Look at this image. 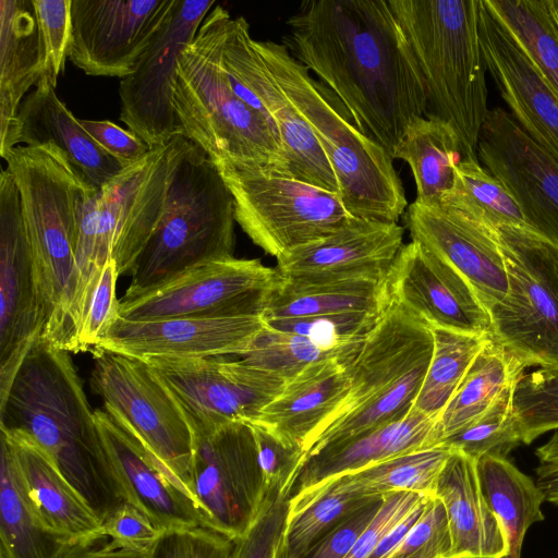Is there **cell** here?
I'll use <instances>...</instances> for the list:
<instances>
[{
    "label": "cell",
    "instance_id": "12",
    "mask_svg": "<svg viewBox=\"0 0 558 558\" xmlns=\"http://www.w3.org/2000/svg\"><path fill=\"white\" fill-rule=\"evenodd\" d=\"M93 355L90 387L105 410L187 490L193 432L173 396L146 362L107 351Z\"/></svg>",
    "mask_w": 558,
    "mask_h": 558
},
{
    "label": "cell",
    "instance_id": "57",
    "mask_svg": "<svg viewBox=\"0 0 558 558\" xmlns=\"http://www.w3.org/2000/svg\"><path fill=\"white\" fill-rule=\"evenodd\" d=\"M536 484L545 500L558 505V429L542 446L536 448Z\"/></svg>",
    "mask_w": 558,
    "mask_h": 558
},
{
    "label": "cell",
    "instance_id": "24",
    "mask_svg": "<svg viewBox=\"0 0 558 558\" xmlns=\"http://www.w3.org/2000/svg\"><path fill=\"white\" fill-rule=\"evenodd\" d=\"M94 413L102 445L126 501L161 533L206 527L186 488L106 410L97 409Z\"/></svg>",
    "mask_w": 558,
    "mask_h": 558
},
{
    "label": "cell",
    "instance_id": "7",
    "mask_svg": "<svg viewBox=\"0 0 558 558\" xmlns=\"http://www.w3.org/2000/svg\"><path fill=\"white\" fill-rule=\"evenodd\" d=\"M162 217L137 256L122 296L132 299L207 263L234 257V199L217 166L177 135Z\"/></svg>",
    "mask_w": 558,
    "mask_h": 558
},
{
    "label": "cell",
    "instance_id": "18",
    "mask_svg": "<svg viewBox=\"0 0 558 558\" xmlns=\"http://www.w3.org/2000/svg\"><path fill=\"white\" fill-rule=\"evenodd\" d=\"M216 4L215 0H175L134 72L120 82V120L150 148L180 135L172 104L178 58Z\"/></svg>",
    "mask_w": 558,
    "mask_h": 558
},
{
    "label": "cell",
    "instance_id": "14",
    "mask_svg": "<svg viewBox=\"0 0 558 558\" xmlns=\"http://www.w3.org/2000/svg\"><path fill=\"white\" fill-rule=\"evenodd\" d=\"M187 490L207 529L232 541L250 530L263 507L265 493L248 424L230 422L193 433Z\"/></svg>",
    "mask_w": 558,
    "mask_h": 558
},
{
    "label": "cell",
    "instance_id": "44",
    "mask_svg": "<svg viewBox=\"0 0 558 558\" xmlns=\"http://www.w3.org/2000/svg\"><path fill=\"white\" fill-rule=\"evenodd\" d=\"M513 412L522 444L558 429V368L524 373L513 393Z\"/></svg>",
    "mask_w": 558,
    "mask_h": 558
},
{
    "label": "cell",
    "instance_id": "31",
    "mask_svg": "<svg viewBox=\"0 0 558 558\" xmlns=\"http://www.w3.org/2000/svg\"><path fill=\"white\" fill-rule=\"evenodd\" d=\"M451 535V557L505 558L502 525L489 509L478 482L476 460L451 450L435 484Z\"/></svg>",
    "mask_w": 558,
    "mask_h": 558
},
{
    "label": "cell",
    "instance_id": "35",
    "mask_svg": "<svg viewBox=\"0 0 558 558\" xmlns=\"http://www.w3.org/2000/svg\"><path fill=\"white\" fill-rule=\"evenodd\" d=\"M476 470L483 496L505 532V558H521L527 529L544 520V493L536 482L517 469L507 457H481L476 460Z\"/></svg>",
    "mask_w": 558,
    "mask_h": 558
},
{
    "label": "cell",
    "instance_id": "32",
    "mask_svg": "<svg viewBox=\"0 0 558 558\" xmlns=\"http://www.w3.org/2000/svg\"><path fill=\"white\" fill-rule=\"evenodd\" d=\"M41 77L33 0H0V156L19 145V108Z\"/></svg>",
    "mask_w": 558,
    "mask_h": 558
},
{
    "label": "cell",
    "instance_id": "60",
    "mask_svg": "<svg viewBox=\"0 0 558 558\" xmlns=\"http://www.w3.org/2000/svg\"><path fill=\"white\" fill-rule=\"evenodd\" d=\"M275 558H299L295 555H293L290 549L288 548L284 538L282 539L281 544L279 545Z\"/></svg>",
    "mask_w": 558,
    "mask_h": 558
},
{
    "label": "cell",
    "instance_id": "29",
    "mask_svg": "<svg viewBox=\"0 0 558 558\" xmlns=\"http://www.w3.org/2000/svg\"><path fill=\"white\" fill-rule=\"evenodd\" d=\"M347 362L329 359L305 367L286 381L281 392L254 422L306 451L313 438L339 412L349 393Z\"/></svg>",
    "mask_w": 558,
    "mask_h": 558
},
{
    "label": "cell",
    "instance_id": "28",
    "mask_svg": "<svg viewBox=\"0 0 558 558\" xmlns=\"http://www.w3.org/2000/svg\"><path fill=\"white\" fill-rule=\"evenodd\" d=\"M439 444L438 420L412 408L398 421L330 444L307 456L291 496L339 475L398 456L439 447Z\"/></svg>",
    "mask_w": 558,
    "mask_h": 558
},
{
    "label": "cell",
    "instance_id": "5",
    "mask_svg": "<svg viewBox=\"0 0 558 558\" xmlns=\"http://www.w3.org/2000/svg\"><path fill=\"white\" fill-rule=\"evenodd\" d=\"M421 71L426 117L450 124L463 158L478 160L487 106L480 40L481 0H387Z\"/></svg>",
    "mask_w": 558,
    "mask_h": 558
},
{
    "label": "cell",
    "instance_id": "16",
    "mask_svg": "<svg viewBox=\"0 0 558 558\" xmlns=\"http://www.w3.org/2000/svg\"><path fill=\"white\" fill-rule=\"evenodd\" d=\"M243 16L227 19L221 61L235 95L272 118L286 158V177L339 194L336 174L311 126L267 71Z\"/></svg>",
    "mask_w": 558,
    "mask_h": 558
},
{
    "label": "cell",
    "instance_id": "42",
    "mask_svg": "<svg viewBox=\"0 0 558 558\" xmlns=\"http://www.w3.org/2000/svg\"><path fill=\"white\" fill-rule=\"evenodd\" d=\"M440 205L482 219L493 227L527 225L512 195L480 160L462 158L454 169L453 185Z\"/></svg>",
    "mask_w": 558,
    "mask_h": 558
},
{
    "label": "cell",
    "instance_id": "23",
    "mask_svg": "<svg viewBox=\"0 0 558 558\" xmlns=\"http://www.w3.org/2000/svg\"><path fill=\"white\" fill-rule=\"evenodd\" d=\"M405 222L412 241L451 265L488 310L507 293L508 280L496 228L444 205L408 206Z\"/></svg>",
    "mask_w": 558,
    "mask_h": 558
},
{
    "label": "cell",
    "instance_id": "26",
    "mask_svg": "<svg viewBox=\"0 0 558 558\" xmlns=\"http://www.w3.org/2000/svg\"><path fill=\"white\" fill-rule=\"evenodd\" d=\"M478 27L487 71L508 112L527 136L558 161V97L483 0Z\"/></svg>",
    "mask_w": 558,
    "mask_h": 558
},
{
    "label": "cell",
    "instance_id": "10",
    "mask_svg": "<svg viewBox=\"0 0 558 558\" xmlns=\"http://www.w3.org/2000/svg\"><path fill=\"white\" fill-rule=\"evenodd\" d=\"M495 228L508 289L489 310L490 336L525 367L558 368V244L529 225Z\"/></svg>",
    "mask_w": 558,
    "mask_h": 558
},
{
    "label": "cell",
    "instance_id": "56",
    "mask_svg": "<svg viewBox=\"0 0 558 558\" xmlns=\"http://www.w3.org/2000/svg\"><path fill=\"white\" fill-rule=\"evenodd\" d=\"M78 120L88 135L123 169L143 159L151 149L130 130L109 120Z\"/></svg>",
    "mask_w": 558,
    "mask_h": 558
},
{
    "label": "cell",
    "instance_id": "41",
    "mask_svg": "<svg viewBox=\"0 0 558 558\" xmlns=\"http://www.w3.org/2000/svg\"><path fill=\"white\" fill-rule=\"evenodd\" d=\"M558 97V39L542 0H483Z\"/></svg>",
    "mask_w": 558,
    "mask_h": 558
},
{
    "label": "cell",
    "instance_id": "30",
    "mask_svg": "<svg viewBox=\"0 0 558 558\" xmlns=\"http://www.w3.org/2000/svg\"><path fill=\"white\" fill-rule=\"evenodd\" d=\"M19 144L52 143L97 190H101L123 168L84 130L80 120L57 96L56 87L41 80L23 99L19 112Z\"/></svg>",
    "mask_w": 558,
    "mask_h": 558
},
{
    "label": "cell",
    "instance_id": "25",
    "mask_svg": "<svg viewBox=\"0 0 558 558\" xmlns=\"http://www.w3.org/2000/svg\"><path fill=\"white\" fill-rule=\"evenodd\" d=\"M403 232L398 222L353 217L332 234L278 257L277 269L296 281L386 279L403 246Z\"/></svg>",
    "mask_w": 558,
    "mask_h": 558
},
{
    "label": "cell",
    "instance_id": "53",
    "mask_svg": "<svg viewBox=\"0 0 558 558\" xmlns=\"http://www.w3.org/2000/svg\"><path fill=\"white\" fill-rule=\"evenodd\" d=\"M428 496L414 492L384 495L380 509L345 558H368L379 543Z\"/></svg>",
    "mask_w": 558,
    "mask_h": 558
},
{
    "label": "cell",
    "instance_id": "34",
    "mask_svg": "<svg viewBox=\"0 0 558 558\" xmlns=\"http://www.w3.org/2000/svg\"><path fill=\"white\" fill-rule=\"evenodd\" d=\"M525 368L490 336L438 420L440 444L480 418L513 390Z\"/></svg>",
    "mask_w": 558,
    "mask_h": 558
},
{
    "label": "cell",
    "instance_id": "62",
    "mask_svg": "<svg viewBox=\"0 0 558 558\" xmlns=\"http://www.w3.org/2000/svg\"><path fill=\"white\" fill-rule=\"evenodd\" d=\"M0 558H4V557L0 555Z\"/></svg>",
    "mask_w": 558,
    "mask_h": 558
},
{
    "label": "cell",
    "instance_id": "13",
    "mask_svg": "<svg viewBox=\"0 0 558 558\" xmlns=\"http://www.w3.org/2000/svg\"><path fill=\"white\" fill-rule=\"evenodd\" d=\"M284 278L259 259L228 258L198 266L132 299L119 300L129 320L171 317H262Z\"/></svg>",
    "mask_w": 558,
    "mask_h": 558
},
{
    "label": "cell",
    "instance_id": "49",
    "mask_svg": "<svg viewBox=\"0 0 558 558\" xmlns=\"http://www.w3.org/2000/svg\"><path fill=\"white\" fill-rule=\"evenodd\" d=\"M117 263L110 258L87 298L75 335L74 353L93 352L119 317Z\"/></svg>",
    "mask_w": 558,
    "mask_h": 558
},
{
    "label": "cell",
    "instance_id": "58",
    "mask_svg": "<svg viewBox=\"0 0 558 558\" xmlns=\"http://www.w3.org/2000/svg\"><path fill=\"white\" fill-rule=\"evenodd\" d=\"M56 558H148V554L111 548L108 544L101 547L81 543L68 544Z\"/></svg>",
    "mask_w": 558,
    "mask_h": 558
},
{
    "label": "cell",
    "instance_id": "17",
    "mask_svg": "<svg viewBox=\"0 0 558 558\" xmlns=\"http://www.w3.org/2000/svg\"><path fill=\"white\" fill-rule=\"evenodd\" d=\"M44 304L16 183L0 172V400L43 336Z\"/></svg>",
    "mask_w": 558,
    "mask_h": 558
},
{
    "label": "cell",
    "instance_id": "37",
    "mask_svg": "<svg viewBox=\"0 0 558 558\" xmlns=\"http://www.w3.org/2000/svg\"><path fill=\"white\" fill-rule=\"evenodd\" d=\"M0 444V555L56 558L69 543L41 523L25 493L8 442L1 437Z\"/></svg>",
    "mask_w": 558,
    "mask_h": 558
},
{
    "label": "cell",
    "instance_id": "46",
    "mask_svg": "<svg viewBox=\"0 0 558 558\" xmlns=\"http://www.w3.org/2000/svg\"><path fill=\"white\" fill-rule=\"evenodd\" d=\"M381 313L341 312L264 322L270 328L304 336L326 349H342L364 340Z\"/></svg>",
    "mask_w": 558,
    "mask_h": 558
},
{
    "label": "cell",
    "instance_id": "36",
    "mask_svg": "<svg viewBox=\"0 0 558 558\" xmlns=\"http://www.w3.org/2000/svg\"><path fill=\"white\" fill-rule=\"evenodd\" d=\"M284 278V277H283ZM389 303L386 279L284 281L263 319L295 318L341 312L381 313Z\"/></svg>",
    "mask_w": 558,
    "mask_h": 558
},
{
    "label": "cell",
    "instance_id": "55",
    "mask_svg": "<svg viewBox=\"0 0 558 558\" xmlns=\"http://www.w3.org/2000/svg\"><path fill=\"white\" fill-rule=\"evenodd\" d=\"M384 496L348 514L301 558H345L381 507Z\"/></svg>",
    "mask_w": 558,
    "mask_h": 558
},
{
    "label": "cell",
    "instance_id": "51",
    "mask_svg": "<svg viewBox=\"0 0 558 558\" xmlns=\"http://www.w3.org/2000/svg\"><path fill=\"white\" fill-rule=\"evenodd\" d=\"M291 493L264 499L250 530L234 541L231 558H275L284 537Z\"/></svg>",
    "mask_w": 558,
    "mask_h": 558
},
{
    "label": "cell",
    "instance_id": "38",
    "mask_svg": "<svg viewBox=\"0 0 558 558\" xmlns=\"http://www.w3.org/2000/svg\"><path fill=\"white\" fill-rule=\"evenodd\" d=\"M451 453L447 447H434L398 456L355 472L327 480L342 493L384 496L392 492L434 495L437 477Z\"/></svg>",
    "mask_w": 558,
    "mask_h": 558
},
{
    "label": "cell",
    "instance_id": "61",
    "mask_svg": "<svg viewBox=\"0 0 558 558\" xmlns=\"http://www.w3.org/2000/svg\"><path fill=\"white\" fill-rule=\"evenodd\" d=\"M456 558H488V557H470V556H465V557H456Z\"/></svg>",
    "mask_w": 558,
    "mask_h": 558
},
{
    "label": "cell",
    "instance_id": "40",
    "mask_svg": "<svg viewBox=\"0 0 558 558\" xmlns=\"http://www.w3.org/2000/svg\"><path fill=\"white\" fill-rule=\"evenodd\" d=\"M377 496L337 490L329 481L290 497L284 542L301 558L342 519Z\"/></svg>",
    "mask_w": 558,
    "mask_h": 558
},
{
    "label": "cell",
    "instance_id": "45",
    "mask_svg": "<svg viewBox=\"0 0 558 558\" xmlns=\"http://www.w3.org/2000/svg\"><path fill=\"white\" fill-rule=\"evenodd\" d=\"M514 389L480 418L444 439L440 446L460 451L474 460L487 454L507 457L521 444L513 412Z\"/></svg>",
    "mask_w": 558,
    "mask_h": 558
},
{
    "label": "cell",
    "instance_id": "54",
    "mask_svg": "<svg viewBox=\"0 0 558 558\" xmlns=\"http://www.w3.org/2000/svg\"><path fill=\"white\" fill-rule=\"evenodd\" d=\"M161 532L133 505L125 501L101 523V536L111 548L148 554Z\"/></svg>",
    "mask_w": 558,
    "mask_h": 558
},
{
    "label": "cell",
    "instance_id": "20",
    "mask_svg": "<svg viewBox=\"0 0 558 558\" xmlns=\"http://www.w3.org/2000/svg\"><path fill=\"white\" fill-rule=\"evenodd\" d=\"M477 157L512 195L526 223L558 244V161L501 107L487 113Z\"/></svg>",
    "mask_w": 558,
    "mask_h": 558
},
{
    "label": "cell",
    "instance_id": "33",
    "mask_svg": "<svg viewBox=\"0 0 558 558\" xmlns=\"http://www.w3.org/2000/svg\"><path fill=\"white\" fill-rule=\"evenodd\" d=\"M392 158L409 165L416 184L415 202L437 206L451 190L454 169L463 154L450 124L438 118L420 117L408 126Z\"/></svg>",
    "mask_w": 558,
    "mask_h": 558
},
{
    "label": "cell",
    "instance_id": "6",
    "mask_svg": "<svg viewBox=\"0 0 558 558\" xmlns=\"http://www.w3.org/2000/svg\"><path fill=\"white\" fill-rule=\"evenodd\" d=\"M230 13L216 4L178 58L172 104L180 135L213 160L253 165L286 177V158L275 122L233 92L221 61Z\"/></svg>",
    "mask_w": 558,
    "mask_h": 558
},
{
    "label": "cell",
    "instance_id": "9",
    "mask_svg": "<svg viewBox=\"0 0 558 558\" xmlns=\"http://www.w3.org/2000/svg\"><path fill=\"white\" fill-rule=\"evenodd\" d=\"M177 136L124 168L86 201L78 228L76 329L94 286L113 258L119 276L132 267L158 226L165 209L177 153Z\"/></svg>",
    "mask_w": 558,
    "mask_h": 558
},
{
    "label": "cell",
    "instance_id": "39",
    "mask_svg": "<svg viewBox=\"0 0 558 558\" xmlns=\"http://www.w3.org/2000/svg\"><path fill=\"white\" fill-rule=\"evenodd\" d=\"M432 330L433 354L413 408L439 420L490 333Z\"/></svg>",
    "mask_w": 558,
    "mask_h": 558
},
{
    "label": "cell",
    "instance_id": "50",
    "mask_svg": "<svg viewBox=\"0 0 558 558\" xmlns=\"http://www.w3.org/2000/svg\"><path fill=\"white\" fill-rule=\"evenodd\" d=\"M451 535L445 507L434 495L401 542L381 558H450Z\"/></svg>",
    "mask_w": 558,
    "mask_h": 558
},
{
    "label": "cell",
    "instance_id": "47",
    "mask_svg": "<svg viewBox=\"0 0 558 558\" xmlns=\"http://www.w3.org/2000/svg\"><path fill=\"white\" fill-rule=\"evenodd\" d=\"M246 424L251 426L254 435L265 498L286 492L291 493L306 460V451L263 424L256 422Z\"/></svg>",
    "mask_w": 558,
    "mask_h": 558
},
{
    "label": "cell",
    "instance_id": "43",
    "mask_svg": "<svg viewBox=\"0 0 558 558\" xmlns=\"http://www.w3.org/2000/svg\"><path fill=\"white\" fill-rule=\"evenodd\" d=\"M361 342L342 349H326L304 336L277 330L265 324L250 348L239 357L287 381L316 362L351 360Z\"/></svg>",
    "mask_w": 558,
    "mask_h": 558
},
{
    "label": "cell",
    "instance_id": "11",
    "mask_svg": "<svg viewBox=\"0 0 558 558\" xmlns=\"http://www.w3.org/2000/svg\"><path fill=\"white\" fill-rule=\"evenodd\" d=\"M214 162L233 196L235 221L276 258L332 234L353 218L337 193L253 165Z\"/></svg>",
    "mask_w": 558,
    "mask_h": 558
},
{
    "label": "cell",
    "instance_id": "2",
    "mask_svg": "<svg viewBox=\"0 0 558 558\" xmlns=\"http://www.w3.org/2000/svg\"><path fill=\"white\" fill-rule=\"evenodd\" d=\"M68 351L39 338L0 400V427L28 434L102 523L126 499Z\"/></svg>",
    "mask_w": 558,
    "mask_h": 558
},
{
    "label": "cell",
    "instance_id": "8",
    "mask_svg": "<svg viewBox=\"0 0 558 558\" xmlns=\"http://www.w3.org/2000/svg\"><path fill=\"white\" fill-rule=\"evenodd\" d=\"M433 349L432 328L389 301L377 324L345 363L349 393L336 416L310 442L307 456L408 415Z\"/></svg>",
    "mask_w": 558,
    "mask_h": 558
},
{
    "label": "cell",
    "instance_id": "4",
    "mask_svg": "<svg viewBox=\"0 0 558 558\" xmlns=\"http://www.w3.org/2000/svg\"><path fill=\"white\" fill-rule=\"evenodd\" d=\"M267 71L311 126L324 150L348 213L398 222L408 208L393 159L364 135L338 96L299 62L283 44L253 40Z\"/></svg>",
    "mask_w": 558,
    "mask_h": 558
},
{
    "label": "cell",
    "instance_id": "15",
    "mask_svg": "<svg viewBox=\"0 0 558 558\" xmlns=\"http://www.w3.org/2000/svg\"><path fill=\"white\" fill-rule=\"evenodd\" d=\"M144 362L173 396L193 433L254 422L286 384L278 375L228 355Z\"/></svg>",
    "mask_w": 558,
    "mask_h": 558
},
{
    "label": "cell",
    "instance_id": "48",
    "mask_svg": "<svg viewBox=\"0 0 558 558\" xmlns=\"http://www.w3.org/2000/svg\"><path fill=\"white\" fill-rule=\"evenodd\" d=\"M41 50V80L54 87L69 58L72 0H33Z\"/></svg>",
    "mask_w": 558,
    "mask_h": 558
},
{
    "label": "cell",
    "instance_id": "1",
    "mask_svg": "<svg viewBox=\"0 0 558 558\" xmlns=\"http://www.w3.org/2000/svg\"><path fill=\"white\" fill-rule=\"evenodd\" d=\"M282 44L330 88L356 128L393 156L408 126L427 114L424 81L386 0H305ZM393 159V158H392Z\"/></svg>",
    "mask_w": 558,
    "mask_h": 558
},
{
    "label": "cell",
    "instance_id": "22",
    "mask_svg": "<svg viewBox=\"0 0 558 558\" xmlns=\"http://www.w3.org/2000/svg\"><path fill=\"white\" fill-rule=\"evenodd\" d=\"M264 326L262 317L129 320L119 316L92 353L107 351L142 361L241 356Z\"/></svg>",
    "mask_w": 558,
    "mask_h": 558
},
{
    "label": "cell",
    "instance_id": "52",
    "mask_svg": "<svg viewBox=\"0 0 558 558\" xmlns=\"http://www.w3.org/2000/svg\"><path fill=\"white\" fill-rule=\"evenodd\" d=\"M234 541L206 527L162 532L148 558H231Z\"/></svg>",
    "mask_w": 558,
    "mask_h": 558
},
{
    "label": "cell",
    "instance_id": "21",
    "mask_svg": "<svg viewBox=\"0 0 558 558\" xmlns=\"http://www.w3.org/2000/svg\"><path fill=\"white\" fill-rule=\"evenodd\" d=\"M388 299L432 329L490 333V316L451 265L418 242L403 245L386 276Z\"/></svg>",
    "mask_w": 558,
    "mask_h": 558
},
{
    "label": "cell",
    "instance_id": "27",
    "mask_svg": "<svg viewBox=\"0 0 558 558\" xmlns=\"http://www.w3.org/2000/svg\"><path fill=\"white\" fill-rule=\"evenodd\" d=\"M33 509L41 523L69 544L94 545L101 522L66 481L48 452L28 434L0 427Z\"/></svg>",
    "mask_w": 558,
    "mask_h": 558
},
{
    "label": "cell",
    "instance_id": "59",
    "mask_svg": "<svg viewBox=\"0 0 558 558\" xmlns=\"http://www.w3.org/2000/svg\"><path fill=\"white\" fill-rule=\"evenodd\" d=\"M548 23L558 39V0H542Z\"/></svg>",
    "mask_w": 558,
    "mask_h": 558
},
{
    "label": "cell",
    "instance_id": "3",
    "mask_svg": "<svg viewBox=\"0 0 558 558\" xmlns=\"http://www.w3.org/2000/svg\"><path fill=\"white\" fill-rule=\"evenodd\" d=\"M2 159L20 193L38 276L46 319L40 338L74 352L77 235L84 205L97 190L52 143L17 145Z\"/></svg>",
    "mask_w": 558,
    "mask_h": 558
},
{
    "label": "cell",
    "instance_id": "19",
    "mask_svg": "<svg viewBox=\"0 0 558 558\" xmlns=\"http://www.w3.org/2000/svg\"><path fill=\"white\" fill-rule=\"evenodd\" d=\"M175 0H72L71 62L90 76L124 78L171 13Z\"/></svg>",
    "mask_w": 558,
    "mask_h": 558
}]
</instances>
